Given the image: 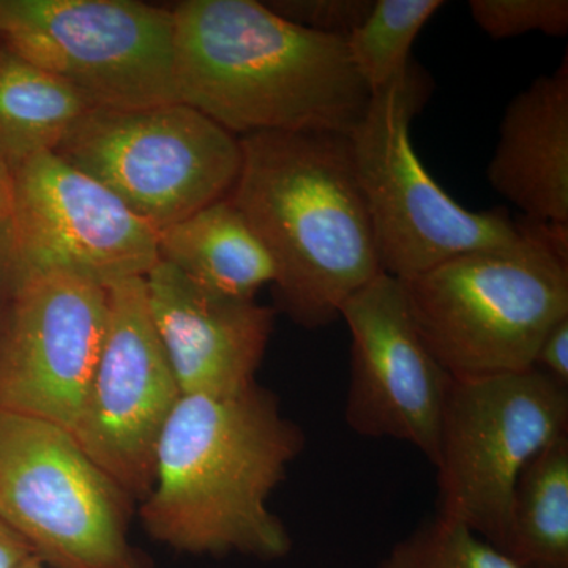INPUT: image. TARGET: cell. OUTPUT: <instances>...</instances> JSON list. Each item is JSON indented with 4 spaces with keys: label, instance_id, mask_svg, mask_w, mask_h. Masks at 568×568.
Listing matches in <instances>:
<instances>
[{
    "label": "cell",
    "instance_id": "cell-24",
    "mask_svg": "<svg viewBox=\"0 0 568 568\" xmlns=\"http://www.w3.org/2000/svg\"><path fill=\"white\" fill-rule=\"evenodd\" d=\"M31 556L28 544L0 519V568L20 567Z\"/></svg>",
    "mask_w": 568,
    "mask_h": 568
},
{
    "label": "cell",
    "instance_id": "cell-25",
    "mask_svg": "<svg viewBox=\"0 0 568 568\" xmlns=\"http://www.w3.org/2000/svg\"><path fill=\"white\" fill-rule=\"evenodd\" d=\"M13 168L0 153V234L6 230L13 207Z\"/></svg>",
    "mask_w": 568,
    "mask_h": 568
},
{
    "label": "cell",
    "instance_id": "cell-26",
    "mask_svg": "<svg viewBox=\"0 0 568 568\" xmlns=\"http://www.w3.org/2000/svg\"><path fill=\"white\" fill-rule=\"evenodd\" d=\"M17 568H51L48 567L47 564L41 562L40 559H37L36 556H31V558L26 559L24 562L21 564L20 567Z\"/></svg>",
    "mask_w": 568,
    "mask_h": 568
},
{
    "label": "cell",
    "instance_id": "cell-4",
    "mask_svg": "<svg viewBox=\"0 0 568 568\" xmlns=\"http://www.w3.org/2000/svg\"><path fill=\"white\" fill-rule=\"evenodd\" d=\"M402 283L422 338L454 379L532 368L544 336L568 316V226L523 219L511 244Z\"/></svg>",
    "mask_w": 568,
    "mask_h": 568
},
{
    "label": "cell",
    "instance_id": "cell-12",
    "mask_svg": "<svg viewBox=\"0 0 568 568\" xmlns=\"http://www.w3.org/2000/svg\"><path fill=\"white\" fill-rule=\"evenodd\" d=\"M108 287L33 275L0 295V409L73 435L106 334Z\"/></svg>",
    "mask_w": 568,
    "mask_h": 568
},
{
    "label": "cell",
    "instance_id": "cell-16",
    "mask_svg": "<svg viewBox=\"0 0 568 568\" xmlns=\"http://www.w3.org/2000/svg\"><path fill=\"white\" fill-rule=\"evenodd\" d=\"M160 261L205 290L241 301L274 284V260L231 197L159 233Z\"/></svg>",
    "mask_w": 568,
    "mask_h": 568
},
{
    "label": "cell",
    "instance_id": "cell-8",
    "mask_svg": "<svg viewBox=\"0 0 568 568\" xmlns=\"http://www.w3.org/2000/svg\"><path fill=\"white\" fill-rule=\"evenodd\" d=\"M568 387L537 368L454 379L437 444V515L503 549L517 478L567 435Z\"/></svg>",
    "mask_w": 568,
    "mask_h": 568
},
{
    "label": "cell",
    "instance_id": "cell-9",
    "mask_svg": "<svg viewBox=\"0 0 568 568\" xmlns=\"http://www.w3.org/2000/svg\"><path fill=\"white\" fill-rule=\"evenodd\" d=\"M0 41L95 110L179 102L171 9L134 0H0Z\"/></svg>",
    "mask_w": 568,
    "mask_h": 568
},
{
    "label": "cell",
    "instance_id": "cell-21",
    "mask_svg": "<svg viewBox=\"0 0 568 568\" xmlns=\"http://www.w3.org/2000/svg\"><path fill=\"white\" fill-rule=\"evenodd\" d=\"M469 10L478 28L495 40L529 32L549 37L568 32L567 0H473Z\"/></svg>",
    "mask_w": 568,
    "mask_h": 568
},
{
    "label": "cell",
    "instance_id": "cell-27",
    "mask_svg": "<svg viewBox=\"0 0 568 568\" xmlns=\"http://www.w3.org/2000/svg\"><path fill=\"white\" fill-rule=\"evenodd\" d=\"M0 48H2V41H0Z\"/></svg>",
    "mask_w": 568,
    "mask_h": 568
},
{
    "label": "cell",
    "instance_id": "cell-10",
    "mask_svg": "<svg viewBox=\"0 0 568 568\" xmlns=\"http://www.w3.org/2000/svg\"><path fill=\"white\" fill-rule=\"evenodd\" d=\"M13 207L0 234V295L33 275L69 274L110 286L160 263L159 233L55 153L13 168Z\"/></svg>",
    "mask_w": 568,
    "mask_h": 568
},
{
    "label": "cell",
    "instance_id": "cell-7",
    "mask_svg": "<svg viewBox=\"0 0 568 568\" xmlns=\"http://www.w3.org/2000/svg\"><path fill=\"white\" fill-rule=\"evenodd\" d=\"M54 153L156 233L230 196L242 164L239 138L181 102L91 110Z\"/></svg>",
    "mask_w": 568,
    "mask_h": 568
},
{
    "label": "cell",
    "instance_id": "cell-22",
    "mask_svg": "<svg viewBox=\"0 0 568 568\" xmlns=\"http://www.w3.org/2000/svg\"><path fill=\"white\" fill-rule=\"evenodd\" d=\"M264 3L291 24L346 40L364 24L375 0H271Z\"/></svg>",
    "mask_w": 568,
    "mask_h": 568
},
{
    "label": "cell",
    "instance_id": "cell-1",
    "mask_svg": "<svg viewBox=\"0 0 568 568\" xmlns=\"http://www.w3.org/2000/svg\"><path fill=\"white\" fill-rule=\"evenodd\" d=\"M305 433L260 384L237 396H182L160 436L145 532L192 556L286 558L293 548L268 499L304 452Z\"/></svg>",
    "mask_w": 568,
    "mask_h": 568
},
{
    "label": "cell",
    "instance_id": "cell-23",
    "mask_svg": "<svg viewBox=\"0 0 568 568\" xmlns=\"http://www.w3.org/2000/svg\"><path fill=\"white\" fill-rule=\"evenodd\" d=\"M534 368L568 387V316L552 325L541 339Z\"/></svg>",
    "mask_w": 568,
    "mask_h": 568
},
{
    "label": "cell",
    "instance_id": "cell-19",
    "mask_svg": "<svg viewBox=\"0 0 568 568\" xmlns=\"http://www.w3.org/2000/svg\"><path fill=\"white\" fill-rule=\"evenodd\" d=\"M444 6L443 0H375L364 24L346 39L351 62L369 92L406 73L414 41Z\"/></svg>",
    "mask_w": 568,
    "mask_h": 568
},
{
    "label": "cell",
    "instance_id": "cell-3",
    "mask_svg": "<svg viewBox=\"0 0 568 568\" xmlns=\"http://www.w3.org/2000/svg\"><path fill=\"white\" fill-rule=\"evenodd\" d=\"M239 141L230 197L274 260L276 304L306 331L327 327L383 274L349 136L264 132Z\"/></svg>",
    "mask_w": 568,
    "mask_h": 568
},
{
    "label": "cell",
    "instance_id": "cell-13",
    "mask_svg": "<svg viewBox=\"0 0 568 568\" xmlns=\"http://www.w3.org/2000/svg\"><path fill=\"white\" fill-rule=\"evenodd\" d=\"M339 320L351 334L347 426L362 437L409 444L435 465L454 377L422 338L405 286L383 272L347 298Z\"/></svg>",
    "mask_w": 568,
    "mask_h": 568
},
{
    "label": "cell",
    "instance_id": "cell-14",
    "mask_svg": "<svg viewBox=\"0 0 568 568\" xmlns=\"http://www.w3.org/2000/svg\"><path fill=\"white\" fill-rule=\"evenodd\" d=\"M145 284L182 396L230 398L256 386L275 310L205 290L163 261Z\"/></svg>",
    "mask_w": 568,
    "mask_h": 568
},
{
    "label": "cell",
    "instance_id": "cell-17",
    "mask_svg": "<svg viewBox=\"0 0 568 568\" xmlns=\"http://www.w3.org/2000/svg\"><path fill=\"white\" fill-rule=\"evenodd\" d=\"M91 110L69 84L0 48V153L11 168L54 153Z\"/></svg>",
    "mask_w": 568,
    "mask_h": 568
},
{
    "label": "cell",
    "instance_id": "cell-2",
    "mask_svg": "<svg viewBox=\"0 0 568 568\" xmlns=\"http://www.w3.org/2000/svg\"><path fill=\"white\" fill-rule=\"evenodd\" d=\"M173 11L179 102L234 136H349L372 92L345 39L284 21L256 0H185Z\"/></svg>",
    "mask_w": 568,
    "mask_h": 568
},
{
    "label": "cell",
    "instance_id": "cell-18",
    "mask_svg": "<svg viewBox=\"0 0 568 568\" xmlns=\"http://www.w3.org/2000/svg\"><path fill=\"white\" fill-rule=\"evenodd\" d=\"M500 552L523 568H568V435L519 474Z\"/></svg>",
    "mask_w": 568,
    "mask_h": 568
},
{
    "label": "cell",
    "instance_id": "cell-11",
    "mask_svg": "<svg viewBox=\"0 0 568 568\" xmlns=\"http://www.w3.org/2000/svg\"><path fill=\"white\" fill-rule=\"evenodd\" d=\"M182 392L156 332L145 278L108 286V324L74 440L133 500L151 493L155 455Z\"/></svg>",
    "mask_w": 568,
    "mask_h": 568
},
{
    "label": "cell",
    "instance_id": "cell-20",
    "mask_svg": "<svg viewBox=\"0 0 568 568\" xmlns=\"http://www.w3.org/2000/svg\"><path fill=\"white\" fill-rule=\"evenodd\" d=\"M377 568H523L462 523L435 515L396 541Z\"/></svg>",
    "mask_w": 568,
    "mask_h": 568
},
{
    "label": "cell",
    "instance_id": "cell-5",
    "mask_svg": "<svg viewBox=\"0 0 568 568\" xmlns=\"http://www.w3.org/2000/svg\"><path fill=\"white\" fill-rule=\"evenodd\" d=\"M432 81L416 63L372 93L364 118L349 134L355 173L375 227L384 274L416 278L459 254L511 244L521 234L503 209L463 207L425 170L410 125L424 110Z\"/></svg>",
    "mask_w": 568,
    "mask_h": 568
},
{
    "label": "cell",
    "instance_id": "cell-6",
    "mask_svg": "<svg viewBox=\"0 0 568 568\" xmlns=\"http://www.w3.org/2000/svg\"><path fill=\"white\" fill-rule=\"evenodd\" d=\"M132 497L67 429L0 409V519L51 568H151Z\"/></svg>",
    "mask_w": 568,
    "mask_h": 568
},
{
    "label": "cell",
    "instance_id": "cell-15",
    "mask_svg": "<svg viewBox=\"0 0 568 568\" xmlns=\"http://www.w3.org/2000/svg\"><path fill=\"white\" fill-rule=\"evenodd\" d=\"M489 185L529 222L568 226V55L507 104Z\"/></svg>",
    "mask_w": 568,
    "mask_h": 568
}]
</instances>
